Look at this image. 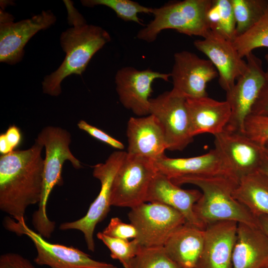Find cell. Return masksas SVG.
Returning <instances> with one entry per match:
<instances>
[{"mask_svg":"<svg viewBox=\"0 0 268 268\" xmlns=\"http://www.w3.org/2000/svg\"><path fill=\"white\" fill-rule=\"evenodd\" d=\"M44 146L35 140L25 150L0 157V209L16 221H25L27 208L39 204L42 193Z\"/></svg>","mask_w":268,"mask_h":268,"instance_id":"obj_1","label":"cell"},{"mask_svg":"<svg viewBox=\"0 0 268 268\" xmlns=\"http://www.w3.org/2000/svg\"><path fill=\"white\" fill-rule=\"evenodd\" d=\"M64 1L68 23L72 26L63 32L60 37L61 46L66 56L58 69L46 75L42 82L43 92L52 96L62 93L61 83L67 77L72 74L81 75L92 57L111 41L106 30L87 24L72 1Z\"/></svg>","mask_w":268,"mask_h":268,"instance_id":"obj_2","label":"cell"},{"mask_svg":"<svg viewBox=\"0 0 268 268\" xmlns=\"http://www.w3.org/2000/svg\"><path fill=\"white\" fill-rule=\"evenodd\" d=\"M171 181L177 186L190 184L201 190V196L194 205V211L205 227L220 221L259 226L257 218L233 196L239 179L225 176H188Z\"/></svg>","mask_w":268,"mask_h":268,"instance_id":"obj_3","label":"cell"},{"mask_svg":"<svg viewBox=\"0 0 268 268\" xmlns=\"http://www.w3.org/2000/svg\"><path fill=\"white\" fill-rule=\"evenodd\" d=\"M36 141L45 148L42 193L38 208L32 215V223L38 233L49 239L54 232L56 223L47 216V204L51 193L56 185H62V169L64 162L69 161L76 169L82 167L80 161L69 148L70 133L65 129L55 126L44 128Z\"/></svg>","mask_w":268,"mask_h":268,"instance_id":"obj_4","label":"cell"},{"mask_svg":"<svg viewBox=\"0 0 268 268\" xmlns=\"http://www.w3.org/2000/svg\"><path fill=\"white\" fill-rule=\"evenodd\" d=\"M212 0H184L152 8L154 19L138 31L137 38L150 43L161 31L173 29L203 38L210 31L207 15Z\"/></svg>","mask_w":268,"mask_h":268,"instance_id":"obj_5","label":"cell"},{"mask_svg":"<svg viewBox=\"0 0 268 268\" xmlns=\"http://www.w3.org/2000/svg\"><path fill=\"white\" fill-rule=\"evenodd\" d=\"M127 152L119 150L112 152L105 163L93 167L92 174L101 184L100 192L90 204L86 214L80 219L60 225L61 230H77L82 232L88 250L94 252V232L97 224L107 215L111 206V195L115 177L125 160Z\"/></svg>","mask_w":268,"mask_h":268,"instance_id":"obj_6","label":"cell"},{"mask_svg":"<svg viewBox=\"0 0 268 268\" xmlns=\"http://www.w3.org/2000/svg\"><path fill=\"white\" fill-rule=\"evenodd\" d=\"M4 226L17 235H26L34 244L37 255L34 261L37 265L50 268H118L115 265L93 260L86 253L72 246L53 244L40 234L29 228L25 221L19 222L5 218Z\"/></svg>","mask_w":268,"mask_h":268,"instance_id":"obj_7","label":"cell"},{"mask_svg":"<svg viewBox=\"0 0 268 268\" xmlns=\"http://www.w3.org/2000/svg\"><path fill=\"white\" fill-rule=\"evenodd\" d=\"M157 173L154 160L127 153L113 183L111 206L132 208L146 202L150 184Z\"/></svg>","mask_w":268,"mask_h":268,"instance_id":"obj_8","label":"cell"},{"mask_svg":"<svg viewBox=\"0 0 268 268\" xmlns=\"http://www.w3.org/2000/svg\"><path fill=\"white\" fill-rule=\"evenodd\" d=\"M128 218L136 228L142 247L163 246L170 235L186 223L179 211L166 204L142 203L131 208Z\"/></svg>","mask_w":268,"mask_h":268,"instance_id":"obj_9","label":"cell"},{"mask_svg":"<svg viewBox=\"0 0 268 268\" xmlns=\"http://www.w3.org/2000/svg\"><path fill=\"white\" fill-rule=\"evenodd\" d=\"M247 68L226 92V101L231 108V117L226 129L244 133V123L267 85L262 62L253 52L246 57Z\"/></svg>","mask_w":268,"mask_h":268,"instance_id":"obj_10","label":"cell"},{"mask_svg":"<svg viewBox=\"0 0 268 268\" xmlns=\"http://www.w3.org/2000/svg\"><path fill=\"white\" fill-rule=\"evenodd\" d=\"M149 102V114L161 125L167 149H184L194 139L190 132L186 98L172 89L150 98Z\"/></svg>","mask_w":268,"mask_h":268,"instance_id":"obj_11","label":"cell"},{"mask_svg":"<svg viewBox=\"0 0 268 268\" xmlns=\"http://www.w3.org/2000/svg\"><path fill=\"white\" fill-rule=\"evenodd\" d=\"M14 17L0 11V62L14 65L20 62L24 56V48L37 32L53 25L56 17L50 10L18 22Z\"/></svg>","mask_w":268,"mask_h":268,"instance_id":"obj_12","label":"cell"},{"mask_svg":"<svg viewBox=\"0 0 268 268\" xmlns=\"http://www.w3.org/2000/svg\"><path fill=\"white\" fill-rule=\"evenodd\" d=\"M214 148L233 173L240 177L260 169L266 147L245 134L225 130L214 135Z\"/></svg>","mask_w":268,"mask_h":268,"instance_id":"obj_13","label":"cell"},{"mask_svg":"<svg viewBox=\"0 0 268 268\" xmlns=\"http://www.w3.org/2000/svg\"><path fill=\"white\" fill-rule=\"evenodd\" d=\"M174 59L172 89L186 99L207 96V83L218 76L212 63L187 51L175 53Z\"/></svg>","mask_w":268,"mask_h":268,"instance_id":"obj_14","label":"cell"},{"mask_svg":"<svg viewBox=\"0 0 268 268\" xmlns=\"http://www.w3.org/2000/svg\"><path fill=\"white\" fill-rule=\"evenodd\" d=\"M171 76V73H161L149 68L138 70L126 67L119 69L115 83L121 103L138 116L148 115L152 83L156 79L169 81Z\"/></svg>","mask_w":268,"mask_h":268,"instance_id":"obj_15","label":"cell"},{"mask_svg":"<svg viewBox=\"0 0 268 268\" xmlns=\"http://www.w3.org/2000/svg\"><path fill=\"white\" fill-rule=\"evenodd\" d=\"M194 45L215 67L218 73L219 83L226 92L247 69V62L240 57L232 41L215 32L210 30L202 39L195 40Z\"/></svg>","mask_w":268,"mask_h":268,"instance_id":"obj_16","label":"cell"},{"mask_svg":"<svg viewBox=\"0 0 268 268\" xmlns=\"http://www.w3.org/2000/svg\"><path fill=\"white\" fill-rule=\"evenodd\" d=\"M154 163L157 172L171 180L188 176L239 179L215 148L204 154L189 158H172L165 155L154 160Z\"/></svg>","mask_w":268,"mask_h":268,"instance_id":"obj_17","label":"cell"},{"mask_svg":"<svg viewBox=\"0 0 268 268\" xmlns=\"http://www.w3.org/2000/svg\"><path fill=\"white\" fill-rule=\"evenodd\" d=\"M238 224L220 221L206 226L202 250L195 268H233Z\"/></svg>","mask_w":268,"mask_h":268,"instance_id":"obj_18","label":"cell"},{"mask_svg":"<svg viewBox=\"0 0 268 268\" xmlns=\"http://www.w3.org/2000/svg\"><path fill=\"white\" fill-rule=\"evenodd\" d=\"M128 154L155 160L165 155L167 145L163 129L153 115L131 117L127 128Z\"/></svg>","mask_w":268,"mask_h":268,"instance_id":"obj_19","label":"cell"},{"mask_svg":"<svg viewBox=\"0 0 268 268\" xmlns=\"http://www.w3.org/2000/svg\"><path fill=\"white\" fill-rule=\"evenodd\" d=\"M201 196V193L199 190L183 189L167 176L157 172L150 184L146 202L168 205L182 214L186 223L204 229L205 226L194 211V205Z\"/></svg>","mask_w":268,"mask_h":268,"instance_id":"obj_20","label":"cell"},{"mask_svg":"<svg viewBox=\"0 0 268 268\" xmlns=\"http://www.w3.org/2000/svg\"><path fill=\"white\" fill-rule=\"evenodd\" d=\"M186 106L192 136L202 134L215 135L223 132L231 117V108L225 100L208 96L187 98Z\"/></svg>","mask_w":268,"mask_h":268,"instance_id":"obj_21","label":"cell"},{"mask_svg":"<svg viewBox=\"0 0 268 268\" xmlns=\"http://www.w3.org/2000/svg\"><path fill=\"white\" fill-rule=\"evenodd\" d=\"M232 266L233 268L268 267V237L259 226L238 223Z\"/></svg>","mask_w":268,"mask_h":268,"instance_id":"obj_22","label":"cell"},{"mask_svg":"<svg viewBox=\"0 0 268 268\" xmlns=\"http://www.w3.org/2000/svg\"><path fill=\"white\" fill-rule=\"evenodd\" d=\"M204 230L187 223L181 225L163 245L167 255L181 268H195L203 248Z\"/></svg>","mask_w":268,"mask_h":268,"instance_id":"obj_23","label":"cell"},{"mask_svg":"<svg viewBox=\"0 0 268 268\" xmlns=\"http://www.w3.org/2000/svg\"><path fill=\"white\" fill-rule=\"evenodd\" d=\"M233 196L256 218L268 216V177L260 170L240 177Z\"/></svg>","mask_w":268,"mask_h":268,"instance_id":"obj_24","label":"cell"},{"mask_svg":"<svg viewBox=\"0 0 268 268\" xmlns=\"http://www.w3.org/2000/svg\"><path fill=\"white\" fill-rule=\"evenodd\" d=\"M211 31L232 41L236 37V21L231 0H212L207 13Z\"/></svg>","mask_w":268,"mask_h":268,"instance_id":"obj_25","label":"cell"},{"mask_svg":"<svg viewBox=\"0 0 268 268\" xmlns=\"http://www.w3.org/2000/svg\"><path fill=\"white\" fill-rule=\"evenodd\" d=\"M234 46L242 58L258 48H268V6L264 15L251 28L235 38Z\"/></svg>","mask_w":268,"mask_h":268,"instance_id":"obj_26","label":"cell"},{"mask_svg":"<svg viewBox=\"0 0 268 268\" xmlns=\"http://www.w3.org/2000/svg\"><path fill=\"white\" fill-rule=\"evenodd\" d=\"M236 21V37L251 28L262 17L268 0H231Z\"/></svg>","mask_w":268,"mask_h":268,"instance_id":"obj_27","label":"cell"},{"mask_svg":"<svg viewBox=\"0 0 268 268\" xmlns=\"http://www.w3.org/2000/svg\"><path fill=\"white\" fill-rule=\"evenodd\" d=\"M81 3L83 6L89 7L106 6L114 11L117 16L125 21H133L140 25H142V23L138 14H151L152 11V8L130 0H82Z\"/></svg>","mask_w":268,"mask_h":268,"instance_id":"obj_28","label":"cell"},{"mask_svg":"<svg viewBox=\"0 0 268 268\" xmlns=\"http://www.w3.org/2000/svg\"><path fill=\"white\" fill-rule=\"evenodd\" d=\"M96 236L109 249L111 257L118 260L124 268H130L141 247L135 239L129 241L107 236L102 232H98Z\"/></svg>","mask_w":268,"mask_h":268,"instance_id":"obj_29","label":"cell"},{"mask_svg":"<svg viewBox=\"0 0 268 268\" xmlns=\"http://www.w3.org/2000/svg\"><path fill=\"white\" fill-rule=\"evenodd\" d=\"M129 268H181L167 255L163 246L141 247Z\"/></svg>","mask_w":268,"mask_h":268,"instance_id":"obj_30","label":"cell"},{"mask_svg":"<svg viewBox=\"0 0 268 268\" xmlns=\"http://www.w3.org/2000/svg\"><path fill=\"white\" fill-rule=\"evenodd\" d=\"M244 134L266 147L268 144V115L251 114L245 121Z\"/></svg>","mask_w":268,"mask_h":268,"instance_id":"obj_31","label":"cell"},{"mask_svg":"<svg viewBox=\"0 0 268 268\" xmlns=\"http://www.w3.org/2000/svg\"><path fill=\"white\" fill-rule=\"evenodd\" d=\"M102 232L112 237L125 240L135 239L137 235V230L132 224L124 223L117 217L111 219Z\"/></svg>","mask_w":268,"mask_h":268,"instance_id":"obj_32","label":"cell"},{"mask_svg":"<svg viewBox=\"0 0 268 268\" xmlns=\"http://www.w3.org/2000/svg\"><path fill=\"white\" fill-rule=\"evenodd\" d=\"M22 141L20 129L15 125L10 126L4 133L0 134V153L7 154L19 145Z\"/></svg>","mask_w":268,"mask_h":268,"instance_id":"obj_33","label":"cell"},{"mask_svg":"<svg viewBox=\"0 0 268 268\" xmlns=\"http://www.w3.org/2000/svg\"><path fill=\"white\" fill-rule=\"evenodd\" d=\"M77 127L96 139L112 146L113 148L123 150L125 148L124 144L120 141L110 136L102 130L91 125L84 120H80L77 123Z\"/></svg>","mask_w":268,"mask_h":268,"instance_id":"obj_34","label":"cell"},{"mask_svg":"<svg viewBox=\"0 0 268 268\" xmlns=\"http://www.w3.org/2000/svg\"><path fill=\"white\" fill-rule=\"evenodd\" d=\"M0 268H36L27 258L15 253H6L0 256Z\"/></svg>","mask_w":268,"mask_h":268,"instance_id":"obj_35","label":"cell"},{"mask_svg":"<svg viewBox=\"0 0 268 268\" xmlns=\"http://www.w3.org/2000/svg\"><path fill=\"white\" fill-rule=\"evenodd\" d=\"M254 114L268 115V85L262 91L260 95L252 109Z\"/></svg>","mask_w":268,"mask_h":268,"instance_id":"obj_36","label":"cell"},{"mask_svg":"<svg viewBox=\"0 0 268 268\" xmlns=\"http://www.w3.org/2000/svg\"><path fill=\"white\" fill-rule=\"evenodd\" d=\"M257 219L259 227L268 237V216L260 215Z\"/></svg>","mask_w":268,"mask_h":268,"instance_id":"obj_37","label":"cell"},{"mask_svg":"<svg viewBox=\"0 0 268 268\" xmlns=\"http://www.w3.org/2000/svg\"><path fill=\"white\" fill-rule=\"evenodd\" d=\"M268 177V154L266 153L259 169Z\"/></svg>","mask_w":268,"mask_h":268,"instance_id":"obj_38","label":"cell"},{"mask_svg":"<svg viewBox=\"0 0 268 268\" xmlns=\"http://www.w3.org/2000/svg\"><path fill=\"white\" fill-rule=\"evenodd\" d=\"M265 59L267 63V69L266 71H265V77L267 81V84L268 85V54L265 55Z\"/></svg>","mask_w":268,"mask_h":268,"instance_id":"obj_39","label":"cell"},{"mask_svg":"<svg viewBox=\"0 0 268 268\" xmlns=\"http://www.w3.org/2000/svg\"><path fill=\"white\" fill-rule=\"evenodd\" d=\"M266 151H267V153L268 154V148H267L266 147Z\"/></svg>","mask_w":268,"mask_h":268,"instance_id":"obj_40","label":"cell"},{"mask_svg":"<svg viewBox=\"0 0 268 268\" xmlns=\"http://www.w3.org/2000/svg\"><path fill=\"white\" fill-rule=\"evenodd\" d=\"M268 268V267H266V268Z\"/></svg>","mask_w":268,"mask_h":268,"instance_id":"obj_41","label":"cell"}]
</instances>
